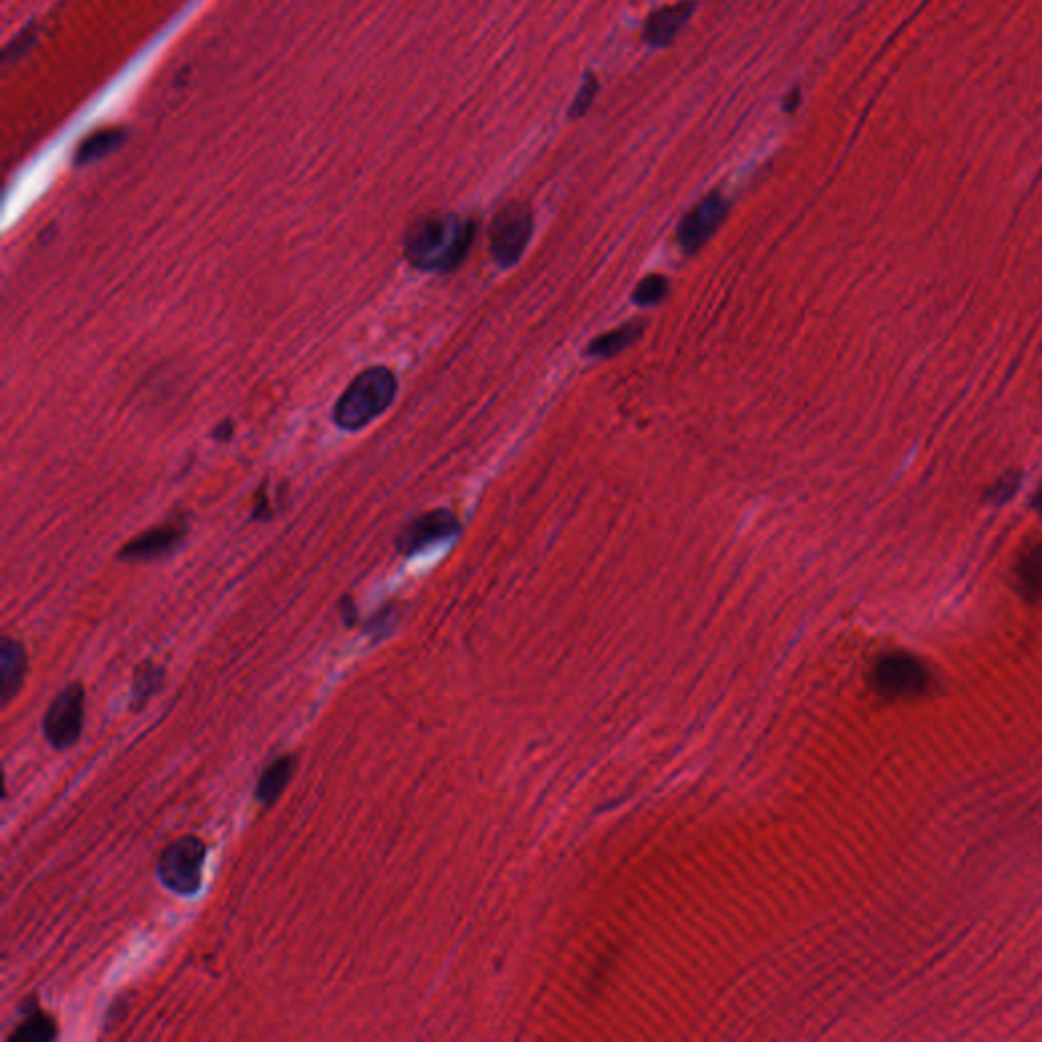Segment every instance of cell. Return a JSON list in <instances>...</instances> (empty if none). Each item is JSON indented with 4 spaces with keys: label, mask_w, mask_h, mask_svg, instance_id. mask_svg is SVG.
I'll list each match as a JSON object with an SVG mask.
<instances>
[{
    "label": "cell",
    "mask_w": 1042,
    "mask_h": 1042,
    "mask_svg": "<svg viewBox=\"0 0 1042 1042\" xmlns=\"http://www.w3.org/2000/svg\"><path fill=\"white\" fill-rule=\"evenodd\" d=\"M1034 508L1039 509V513L1042 515V487L1039 489L1036 497H1034Z\"/></svg>",
    "instance_id": "cell-23"
},
{
    "label": "cell",
    "mask_w": 1042,
    "mask_h": 1042,
    "mask_svg": "<svg viewBox=\"0 0 1042 1042\" xmlns=\"http://www.w3.org/2000/svg\"><path fill=\"white\" fill-rule=\"evenodd\" d=\"M643 326L638 324V322H631V324H623L619 328H615L611 333H605V335L599 336L597 340L590 343L588 347V355L590 357H599V359H607V357H615L619 355L621 350L631 347L640 336H642Z\"/></svg>",
    "instance_id": "cell-17"
},
{
    "label": "cell",
    "mask_w": 1042,
    "mask_h": 1042,
    "mask_svg": "<svg viewBox=\"0 0 1042 1042\" xmlns=\"http://www.w3.org/2000/svg\"><path fill=\"white\" fill-rule=\"evenodd\" d=\"M23 1020L9 1034L11 1042H52L59 1036L57 1022L52 1014L41 1008L40 998L35 994L28 996L19 1006Z\"/></svg>",
    "instance_id": "cell-12"
},
{
    "label": "cell",
    "mask_w": 1042,
    "mask_h": 1042,
    "mask_svg": "<svg viewBox=\"0 0 1042 1042\" xmlns=\"http://www.w3.org/2000/svg\"><path fill=\"white\" fill-rule=\"evenodd\" d=\"M475 225L455 215H430L415 220L405 232L403 251L410 265L420 271H451L463 263Z\"/></svg>",
    "instance_id": "cell-1"
},
{
    "label": "cell",
    "mask_w": 1042,
    "mask_h": 1042,
    "mask_svg": "<svg viewBox=\"0 0 1042 1042\" xmlns=\"http://www.w3.org/2000/svg\"><path fill=\"white\" fill-rule=\"evenodd\" d=\"M1016 580L1029 601L1042 599V542L1024 552L1016 568Z\"/></svg>",
    "instance_id": "cell-16"
},
{
    "label": "cell",
    "mask_w": 1042,
    "mask_h": 1042,
    "mask_svg": "<svg viewBox=\"0 0 1042 1042\" xmlns=\"http://www.w3.org/2000/svg\"><path fill=\"white\" fill-rule=\"evenodd\" d=\"M727 216V200L719 192H713L695 204L679 227V245L684 253L693 254L719 230Z\"/></svg>",
    "instance_id": "cell-8"
},
{
    "label": "cell",
    "mask_w": 1042,
    "mask_h": 1042,
    "mask_svg": "<svg viewBox=\"0 0 1042 1042\" xmlns=\"http://www.w3.org/2000/svg\"><path fill=\"white\" fill-rule=\"evenodd\" d=\"M28 670V648L11 636H4L0 643V701L4 707L21 693Z\"/></svg>",
    "instance_id": "cell-11"
},
{
    "label": "cell",
    "mask_w": 1042,
    "mask_h": 1042,
    "mask_svg": "<svg viewBox=\"0 0 1042 1042\" xmlns=\"http://www.w3.org/2000/svg\"><path fill=\"white\" fill-rule=\"evenodd\" d=\"M86 721V691L80 682L67 684L55 695L43 715V736L54 749L74 748L80 741Z\"/></svg>",
    "instance_id": "cell-4"
},
{
    "label": "cell",
    "mask_w": 1042,
    "mask_h": 1042,
    "mask_svg": "<svg viewBox=\"0 0 1042 1042\" xmlns=\"http://www.w3.org/2000/svg\"><path fill=\"white\" fill-rule=\"evenodd\" d=\"M669 292L670 281L664 275L652 273L636 285L633 302L640 304V306H655V304L664 302V297L669 295Z\"/></svg>",
    "instance_id": "cell-18"
},
{
    "label": "cell",
    "mask_w": 1042,
    "mask_h": 1042,
    "mask_svg": "<svg viewBox=\"0 0 1042 1042\" xmlns=\"http://www.w3.org/2000/svg\"><path fill=\"white\" fill-rule=\"evenodd\" d=\"M206 843L196 835H184L161 851L158 861L160 882L172 894L194 896L202 888V871L206 864Z\"/></svg>",
    "instance_id": "cell-3"
},
{
    "label": "cell",
    "mask_w": 1042,
    "mask_h": 1042,
    "mask_svg": "<svg viewBox=\"0 0 1042 1042\" xmlns=\"http://www.w3.org/2000/svg\"><path fill=\"white\" fill-rule=\"evenodd\" d=\"M460 523L456 520L455 513L448 509H432L422 515H417L410 523L401 528L400 534L395 538V546L401 554L412 556L422 550L430 549L434 544H441L444 540L453 538L458 532Z\"/></svg>",
    "instance_id": "cell-7"
},
{
    "label": "cell",
    "mask_w": 1042,
    "mask_h": 1042,
    "mask_svg": "<svg viewBox=\"0 0 1042 1042\" xmlns=\"http://www.w3.org/2000/svg\"><path fill=\"white\" fill-rule=\"evenodd\" d=\"M124 139H127V133L121 129H102V131L88 134L78 145L74 161L78 165H88L93 161L102 160L108 153L121 148Z\"/></svg>",
    "instance_id": "cell-15"
},
{
    "label": "cell",
    "mask_w": 1042,
    "mask_h": 1042,
    "mask_svg": "<svg viewBox=\"0 0 1042 1042\" xmlns=\"http://www.w3.org/2000/svg\"><path fill=\"white\" fill-rule=\"evenodd\" d=\"M597 93H599V80H597V76H595V74H590V72H588L587 76H585V80H583V84H580V90L576 93L573 107H571V110H568L571 119H580V117H585V115H587L588 108H590V105L595 102Z\"/></svg>",
    "instance_id": "cell-19"
},
{
    "label": "cell",
    "mask_w": 1042,
    "mask_h": 1042,
    "mask_svg": "<svg viewBox=\"0 0 1042 1042\" xmlns=\"http://www.w3.org/2000/svg\"><path fill=\"white\" fill-rule=\"evenodd\" d=\"M232 436V422H222L218 428L215 430V438L218 441H228Z\"/></svg>",
    "instance_id": "cell-21"
},
{
    "label": "cell",
    "mask_w": 1042,
    "mask_h": 1042,
    "mask_svg": "<svg viewBox=\"0 0 1042 1042\" xmlns=\"http://www.w3.org/2000/svg\"><path fill=\"white\" fill-rule=\"evenodd\" d=\"M873 688L890 698H909L929 691L931 674L914 655L896 652L880 658L871 672Z\"/></svg>",
    "instance_id": "cell-5"
},
{
    "label": "cell",
    "mask_w": 1042,
    "mask_h": 1042,
    "mask_svg": "<svg viewBox=\"0 0 1042 1042\" xmlns=\"http://www.w3.org/2000/svg\"><path fill=\"white\" fill-rule=\"evenodd\" d=\"M165 681V669L155 664L153 660L141 662L133 672L131 682V708L141 710L153 696L160 693Z\"/></svg>",
    "instance_id": "cell-14"
},
{
    "label": "cell",
    "mask_w": 1042,
    "mask_h": 1042,
    "mask_svg": "<svg viewBox=\"0 0 1042 1042\" xmlns=\"http://www.w3.org/2000/svg\"><path fill=\"white\" fill-rule=\"evenodd\" d=\"M398 395V377L395 373L379 365L369 367L357 375L348 388L340 393L336 401L335 424L340 430L357 432L369 426L375 417L388 412L389 405Z\"/></svg>",
    "instance_id": "cell-2"
},
{
    "label": "cell",
    "mask_w": 1042,
    "mask_h": 1042,
    "mask_svg": "<svg viewBox=\"0 0 1042 1042\" xmlns=\"http://www.w3.org/2000/svg\"><path fill=\"white\" fill-rule=\"evenodd\" d=\"M186 523L180 520L153 525L145 532L134 535L133 540H129L119 552V558L127 562L160 561L163 556L180 549V544L186 538Z\"/></svg>",
    "instance_id": "cell-9"
},
{
    "label": "cell",
    "mask_w": 1042,
    "mask_h": 1042,
    "mask_svg": "<svg viewBox=\"0 0 1042 1042\" xmlns=\"http://www.w3.org/2000/svg\"><path fill=\"white\" fill-rule=\"evenodd\" d=\"M696 4L693 0H682L676 4H666L658 9L648 17L643 25V41L652 47H666L676 40V35L693 19Z\"/></svg>",
    "instance_id": "cell-10"
},
{
    "label": "cell",
    "mask_w": 1042,
    "mask_h": 1042,
    "mask_svg": "<svg viewBox=\"0 0 1042 1042\" xmlns=\"http://www.w3.org/2000/svg\"><path fill=\"white\" fill-rule=\"evenodd\" d=\"M799 102H801V93L794 90L792 96H789V100H786V112H794V108H796Z\"/></svg>",
    "instance_id": "cell-22"
},
{
    "label": "cell",
    "mask_w": 1042,
    "mask_h": 1042,
    "mask_svg": "<svg viewBox=\"0 0 1042 1042\" xmlns=\"http://www.w3.org/2000/svg\"><path fill=\"white\" fill-rule=\"evenodd\" d=\"M295 772V758L292 753H285V756H280L275 758L273 762L269 763L268 768L263 770V774L259 775V782H257V789H254V799L261 804V806H273L275 802L280 801L281 794L285 792V789L290 786L292 782V775Z\"/></svg>",
    "instance_id": "cell-13"
},
{
    "label": "cell",
    "mask_w": 1042,
    "mask_h": 1042,
    "mask_svg": "<svg viewBox=\"0 0 1042 1042\" xmlns=\"http://www.w3.org/2000/svg\"><path fill=\"white\" fill-rule=\"evenodd\" d=\"M534 230L532 210L521 204L511 202L503 206L491 225V253L501 268H509L520 261L525 251L530 237Z\"/></svg>",
    "instance_id": "cell-6"
},
{
    "label": "cell",
    "mask_w": 1042,
    "mask_h": 1042,
    "mask_svg": "<svg viewBox=\"0 0 1042 1042\" xmlns=\"http://www.w3.org/2000/svg\"><path fill=\"white\" fill-rule=\"evenodd\" d=\"M340 607H343V619H345V623H347V626H355V623H357V609H355L352 601L345 599Z\"/></svg>",
    "instance_id": "cell-20"
}]
</instances>
